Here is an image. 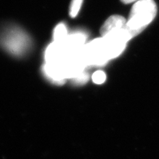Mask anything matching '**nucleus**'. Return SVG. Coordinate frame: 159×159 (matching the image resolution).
<instances>
[{
    "instance_id": "f257e3e1",
    "label": "nucleus",
    "mask_w": 159,
    "mask_h": 159,
    "mask_svg": "<svg viewBox=\"0 0 159 159\" xmlns=\"http://www.w3.org/2000/svg\"><path fill=\"white\" fill-rule=\"evenodd\" d=\"M0 44L12 55L21 57L31 51L32 41L21 28L9 25L0 29Z\"/></svg>"
},
{
    "instance_id": "f03ea898",
    "label": "nucleus",
    "mask_w": 159,
    "mask_h": 159,
    "mask_svg": "<svg viewBox=\"0 0 159 159\" xmlns=\"http://www.w3.org/2000/svg\"><path fill=\"white\" fill-rule=\"evenodd\" d=\"M157 12V5L154 0H139L131 9L126 27L135 37L152 22Z\"/></svg>"
},
{
    "instance_id": "7ed1b4c3",
    "label": "nucleus",
    "mask_w": 159,
    "mask_h": 159,
    "mask_svg": "<svg viewBox=\"0 0 159 159\" xmlns=\"http://www.w3.org/2000/svg\"><path fill=\"white\" fill-rule=\"evenodd\" d=\"M134 37L125 25L123 28L102 37L108 60L118 57L125 49L127 43Z\"/></svg>"
},
{
    "instance_id": "20e7f679",
    "label": "nucleus",
    "mask_w": 159,
    "mask_h": 159,
    "mask_svg": "<svg viewBox=\"0 0 159 159\" xmlns=\"http://www.w3.org/2000/svg\"><path fill=\"white\" fill-rule=\"evenodd\" d=\"M80 52L87 66H100L108 61L102 38L94 39L85 44Z\"/></svg>"
},
{
    "instance_id": "39448f33",
    "label": "nucleus",
    "mask_w": 159,
    "mask_h": 159,
    "mask_svg": "<svg viewBox=\"0 0 159 159\" xmlns=\"http://www.w3.org/2000/svg\"><path fill=\"white\" fill-rule=\"evenodd\" d=\"M86 40V34L82 32H74L69 34L64 46L69 56L80 52L85 46Z\"/></svg>"
},
{
    "instance_id": "423d86ee",
    "label": "nucleus",
    "mask_w": 159,
    "mask_h": 159,
    "mask_svg": "<svg viewBox=\"0 0 159 159\" xmlns=\"http://www.w3.org/2000/svg\"><path fill=\"white\" fill-rule=\"evenodd\" d=\"M127 23V20L120 16H112L109 17L103 23L100 29L102 37L113 31L123 28Z\"/></svg>"
},
{
    "instance_id": "0eeeda50",
    "label": "nucleus",
    "mask_w": 159,
    "mask_h": 159,
    "mask_svg": "<svg viewBox=\"0 0 159 159\" xmlns=\"http://www.w3.org/2000/svg\"><path fill=\"white\" fill-rule=\"evenodd\" d=\"M68 34L65 23H59L55 27L53 31V42L63 44L67 39Z\"/></svg>"
},
{
    "instance_id": "6e6552de",
    "label": "nucleus",
    "mask_w": 159,
    "mask_h": 159,
    "mask_svg": "<svg viewBox=\"0 0 159 159\" xmlns=\"http://www.w3.org/2000/svg\"><path fill=\"white\" fill-rule=\"evenodd\" d=\"M83 3V0H72L70 7V16L71 17L74 18L77 16L82 5Z\"/></svg>"
},
{
    "instance_id": "1a4fd4ad",
    "label": "nucleus",
    "mask_w": 159,
    "mask_h": 159,
    "mask_svg": "<svg viewBox=\"0 0 159 159\" xmlns=\"http://www.w3.org/2000/svg\"><path fill=\"white\" fill-rule=\"evenodd\" d=\"M106 75L103 71L98 70L96 72H94L92 75L93 82L97 84H103L106 81Z\"/></svg>"
},
{
    "instance_id": "9d476101",
    "label": "nucleus",
    "mask_w": 159,
    "mask_h": 159,
    "mask_svg": "<svg viewBox=\"0 0 159 159\" xmlns=\"http://www.w3.org/2000/svg\"><path fill=\"white\" fill-rule=\"evenodd\" d=\"M73 80H74V81L77 84H84V82L88 81V75L86 73L82 72V74H80V75H78L76 78H73Z\"/></svg>"
},
{
    "instance_id": "9b49d317",
    "label": "nucleus",
    "mask_w": 159,
    "mask_h": 159,
    "mask_svg": "<svg viewBox=\"0 0 159 159\" xmlns=\"http://www.w3.org/2000/svg\"><path fill=\"white\" fill-rule=\"evenodd\" d=\"M137 1V0H121V2L125 4H128V3H131L132 2H134Z\"/></svg>"
}]
</instances>
